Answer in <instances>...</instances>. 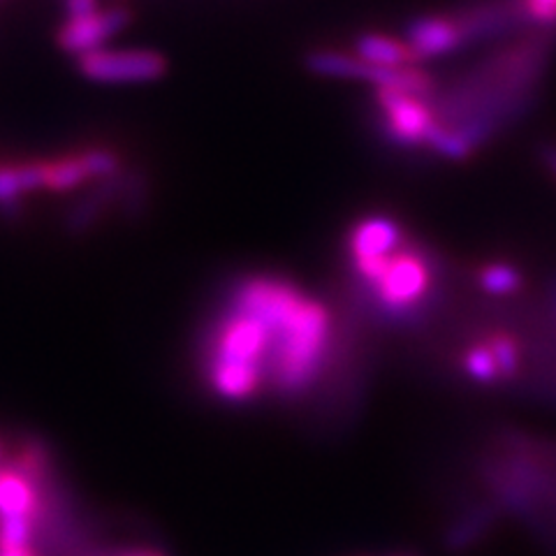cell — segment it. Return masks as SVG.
<instances>
[{"instance_id": "cell-4", "label": "cell", "mask_w": 556, "mask_h": 556, "mask_svg": "<svg viewBox=\"0 0 556 556\" xmlns=\"http://www.w3.org/2000/svg\"><path fill=\"white\" fill-rule=\"evenodd\" d=\"M81 73L102 84H139L165 75L167 61L149 49H108L100 47L77 56Z\"/></svg>"}, {"instance_id": "cell-15", "label": "cell", "mask_w": 556, "mask_h": 556, "mask_svg": "<svg viewBox=\"0 0 556 556\" xmlns=\"http://www.w3.org/2000/svg\"><path fill=\"white\" fill-rule=\"evenodd\" d=\"M525 16L535 24H556V0H519Z\"/></svg>"}, {"instance_id": "cell-7", "label": "cell", "mask_w": 556, "mask_h": 556, "mask_svg": "<svg viewBox=\"0 0 556 556\" xmlns=\"http://www.w3.org/2000/svg\"><path fill=\"white\" fill-rule=\"evenodd\" d=\"M402 239L404 232L399 228V223L388 216H371L359 220L351 232V241H348L353 267L394 255L402 249Z\"/></svg>"}, {"instance_id": "cell-18", "label": "cell", "mask_w": 556, "mask_h": 556, "mask_svg": "<svg viewBox=\"0 0 556 556\" xmlns=\"http://www.w3.org/2000/svg\"><path fill=\"white\" fill-rule=\"evenodd\" d=\"M549 298H552V306H554V313H556V278L552 281V288H549Z\"/></svg>"}, {"instance_id": "cell-14", "label": "cell", "mask_w": 556, "mask_h": 556, "mask_svg": "<svg viewBox=\"0 0 556 556\" xmlns=\"http://www.w3.org/2000/svg\"><path fill=\"white\" fill-rule=\"evenodd\" d=\"M480 288L490 294H513L521 286V276L510 265H486L480 271Z\"/></svg>"}, {"instance_id": "cell-1", "label": "cell", "mask_w": 556, "mask_h": 556, "mask_svg": "<svg viewBox=\"0 0 556 556\" xmlns=\"http://www.w3.org/2000/svg\"><path fill=\"white\" fill-rule=\"evenodd\" d=\"M332 339V316L316 302L304 300L292 316L271 329L267 386L281 396H300L318 378Z\"/></svg>"}, {"instance_id": "cell-3", "label": "cell", "mask_w": 556, "mask_h": 556, "mask_svg": "<svg viewBox=\"0 0 556 556\" xmlns=\"http://www.w3.org/2000/svg\"><path fill=\"white\" fill-rule=\"evenodd\" d=\"M311 73L325 77L364 79L376 84V89H394L417 98H427L433 91V81L422 70L415 67H378L341 51H313L306 56Z\"/></svg>"}, {"instance_id": "cell-19", "label": "cell", "mask_w": 556, "mask_h": 556, "mask_svg": "<svg viewBox=\"0 0 556 556\" xmlns=\"http://www.w3.org/2000/svg\"><path fill=\"white\" fill-rule=\"evenodd\" d=\"M3 457H5V447H3V441H0V468H3Z\"/></svg>"}, {"instance_id": "cell-11", "label": "cell", "mask_w": 556, "mask_h": 556, "mask_svg": "<svg viewBox=\"0 0 556 556\" xmlns=\"http://www.w3.org/2000/svg\"><path fill=\"white\" fill-rule=\"evenodd\" d=\"M462 369L468 378L482 382V386H492V382L501 380L498 364L484 339L473 343L471 348H466V353L462 355Z\"/></svg>"}, {"instance_id": "cell-9", "label": "cell", "mask_w": 556, "mask_h": 556, "mask_svg": "<svg viewBox=\"0 0 556 556\" xmlns=\"http://www.w3.org/2000/svg\"><path fill=\"white\" fill-rule=\"evenodd\" d=\"M408 47L417 59H429V56H441L447 51H455L464 45L462 30L455 20L450 16H422V20H415L408 30Z\"/></svg>"}, {"instance_id": "cell-16", "label": "cell", "mask_w": 556, "mask_h": 556, "mask_svg": "<svg viewBox=\"0 0 556 556\" xmlns=\"http://www.w3.org/2000/svg\"><path fill=\"white\" fill-rule=\"evenodd\" d=\"M541 155H543V163L549 167V172L556 177V147H554V144L543 147Z\"/></svg>"}, {"instance_id": "cell-5", "label": "cell", "mask_w": 556, "mask_h": 556, "mask_svg": "<svg viewBox=\"0 0 556 556\" xmlns=\"http://www.w3.org/2000/svg\"><path fill=\"white\" fill-rule=\"evenodd\" d=\"M126 22V10H100L96 0H70V16L59 30V40L70 54L81 56L104 47Z\"/></svg>"}, {"instance_id": "cell-10", "label": "cell", "mask_w": 556, "mask_h": 556, "mask_svg": "<svg viewBox=\"0 0 556 556\" xmlns=\"http://www.w3.org/2000/svg\"><path fill=\"white\" fill-rule=\"evenodd\" d=\"M355 54L359 61L378 67H413L415 61H420L406 42L386 38V35L378 33L359 35V40L355 42Z\"/></svg>"}, {"instance_id": "cell-17", "label": "cell", "mask_w": 556, "mask_h": 556, "mask_svg": "<svg viewBox=\"0 0 556 556\" xmlns=\"http://www.w3.org/2000/svg\"><path fill=\"white\" fill-rule=\"evenodd\" d=\"M0 556H38V552L33 549V545H26V547H5V549H0Z\"/></svg>"}, {"instance_id": "cell-2", "label": "cell", "mask_w": 556, "mask_h": 556, "mask_svg": "<svg viewBox=\"0 0 556 556\" xmlns=\"http://www.w3.org/2000/svg\"><path fill=\"white\" fill-rule=\"evenodd\" d=\"M376 304L390 316H408L420 306L431 288V267L420 251L399 249L378 281L369 286Z\"/></svg>"}, {"instance_id": "cell-12", "label": "cell", "mask_w": 556, "mask_h": 556, "mask_svg": "<svg viewBox=\"0 0 556 556\" xmlns=\"http://www.w3.org/2000/svg\"><path fill=\"white\" fill-rule=\"evenodd\" d=\"M490 351L494 353V359L498 364L501 371V380H513L519 374V343L515 337L506 334V332H496L484 337Z\"/></svg>"}, {"instance_id": "cell-6", "label": "cell", "mask_w": 556, "mask_h": 556, "mask_svg": "<svg viewBox=\"0 0 556 556\" xmlns=\"http://www.w3.org/2000/svg\"><path fill=\"white\" fill-rule=\"evenodd\" d=\"M376 102L386 118L390 139L399 144H427V135L437 124V116L425 98L394 89H378Z\"/></svg>"}, {"instance_id": "cell-13", "label": "cell", "mask_w": 556, "mask_h": 556, "mask_svg": "<svg viewBox=\"0 0 556 556\" xmlns=\"http://www.w3.org/2000/svg\"><path fill=\"white\" fill-rule=\"evenodd\" d=\"M427 144L437 153H441V155H445V159H452V161H464L473 151L455 130L445 128L441 124H433V128L427 135Z\"/></svg>"}, {"instance_id": "cell-8", "label": "cell", "mask_w": 556, "mask_h": 556, "mask_svg": "<svg viewBox=\"0 0 556 556\" xmlns=\"http://www.w3.org/2000/svg\"><path fill=\"white\" fill-rule=\"evenodd\" d=\"M40 519V482L22 468H0V519Z\"/></svg>"}]
</instances>
